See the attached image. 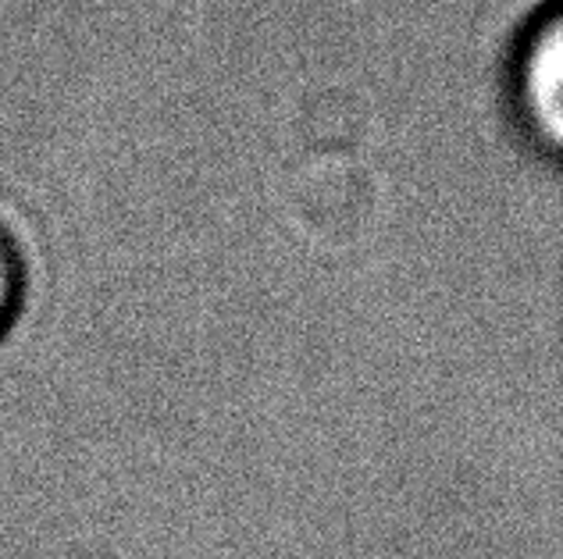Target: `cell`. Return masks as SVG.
<instances>
[{"mask_svg":"<svg viewBox=\"0 0 563 559\" xmlns=\"http://www.w3.org/2000/svg\"><path fill=\"white\" fill-rule=\"evenodd\" d=\"M510 111L536 150L556 154L563 136V19L556 4L531 14L510 54Z\"/></svg>","mask_w":563,"mask_h":559,"instance_id":"6da1fadb","label":"cell"},{"mask_svg":"<svg viewBox=\"0 0 563 559\" xmlns=\"http://www.w3.org/2000/svg\"><path fill=\"white\" fill-rule=\"evenodd\" d=\"M22 289H25L22 254L8 235V228L0 225V335H4V328L11 325V317L19 314Z\"/></svg>","mask_w":563,"mask_h":559,"instance_id":"7a4b0ae2","label":"cell"}]
</instances>
